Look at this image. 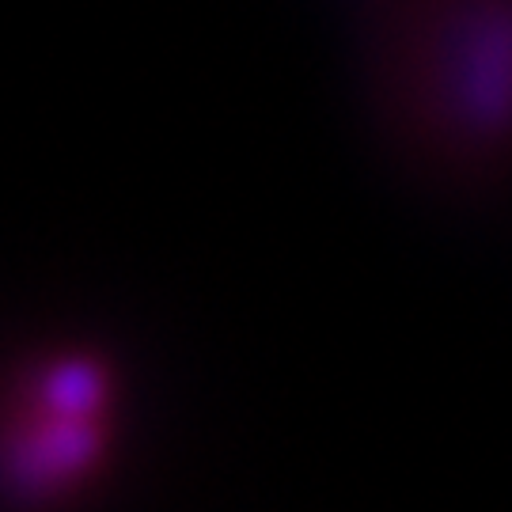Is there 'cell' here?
<instances>
[{
    "instance_id": "6da1fadb",
    "label": "cell",
    "mask_w": 512,
    "mask_h": 512,
    "mask_svg": "<svg viewBox=\"0 0 512 512\" xmlns=\"http://www.w3.org/2000/svg\"><path fill=\"white\" fill-rule=\"evenodd\" d=\"M103 380L88 361H61L38 384V403L27 437L16 444V475L27 486H54L88 467L99 421Z\"/></svg>"
}]
</instances>
